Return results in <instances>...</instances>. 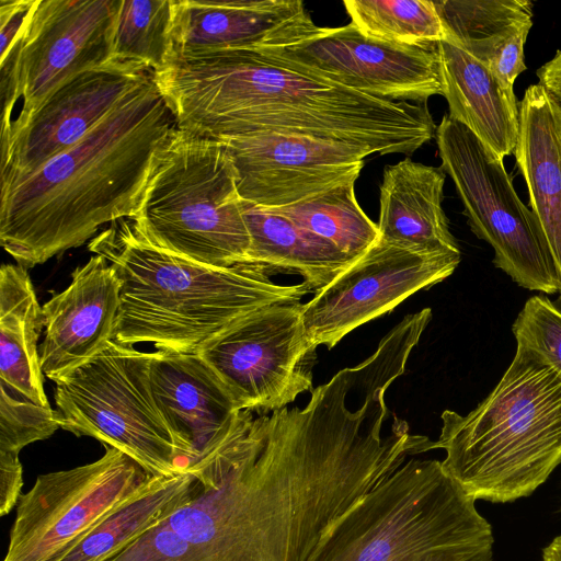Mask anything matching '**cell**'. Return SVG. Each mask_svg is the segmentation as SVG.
Masks as SVG:
<instances>
[{"mask_svg":"<svg viewBox=\"0 0 561 561\" xmlns=\"http://www.w3.org/2000/svg\"><path fill=\"white\" fill-rule=\"evenodd\" d=\"M154 80L180 129L216 140L275 133L410 156L436 133L426 102L362 93L257 48L176 55Z\"/></svg>","mask_w":561,"mask_h":561,"instance_id":"cell-1","label":"cell"},{"mask_svg":"<svg viewBox=\"0 0 561 561\" xmlns=\"http://www.w3.org/2000/svg\"><path fill=\"white\" fill-rule=\"evenodd\" d=\"M153 77L82 139L0 191V243L23 267L134 217L159 149L176 127Z\"/></svg>","mask_w":561,"mask_h":561,"instance_id":"cell-2","label":"cell"},{"mask_svg":"<svg viewBox=\"0 0 561 561\" xmlns=\"http://www.w3.org/2000/svg\"><path fill=\"white\" fill-rule=\"evenodd\" d=\"M121 282L114 341L196 353L208 340L264 307L298 302L310 291L274 283L257 264L205 265L156 244L134 217L113 221L88 244Z\"/></svg>","mask_w":561,"mask_h":561,"instance_id":"cell-3","label":"cell"},{"mask_svg":"<svg viewBox=\"0 0 561 561\" xmlns=\"http://www.w3.org/2000/svg\"><path fill=\"white\" fill-rule=\"evenodd\" d=\"M433 449L476 501L508 503L530 495L561 463V376L517 344L497 385L472 411L442 414Z\"/></svg>","mask_w":561,"mask_h":561,"instance_id":"cell-4","label":"cell"},{"mask_svg":"<svg viewBox=\"0 0 561 561\" xmlns=\"http://www.w3.org/2000/svg\"><path fill=\"white\" fill-rule=\"evenodd\" d=\"M493 542L442 461L410 459L345 512L308 561H492Z\"/></svg>","mask_w":561,"mask_h":561,"instance_id":"cell-5","label":"cell"},{"mask_svg":"<svg viewBox=\"0 0 561 561\" xmlns=\"http://www.w3.org/2000/svg\"><path fill=\"white\" fill-rule=\"evenodd\" d=\"M134 218L156 244L192 261L249 263L237 173L219 140L176 126L156 154Z\"/></svg>","mask_w":561,"mask_h":561,"instance_id":"cell-6","label":"cell"},{"mask_svg":"<svg viewBox=\"0 0 561 561\" xmlns=\"http://www.w3.org/2000/svg\"><path fill=\"white\" fill-rule=\"evenodd\" d=\"M150 353L111 341L98 356L56 381L59 427L136 460L150 476L185 470L152 396Z\"/></svg>","mask_w":561,"mask_h":561,"instance_id":"cell-7","label":"cell"},{"mask_svg":"<svg viewBox=\"0 0 561 561\" xmlns=\"http://www.w3.org/2000/svg\"><path fill=\"white\" fill-rule=\"evenodd\" d=\"M435 137L440 168L455 184L471 231L494 250L493 265L525 289L560 294L545 234L518 197L503 160L449 115Z\"/></svg>","mask_w":561,"mask_h":561,"instance_id":"cell-8","label":"cell"},{"mask_svg":"<svg viewBox=\"0 0 561 561\" xmlns=\"http://www.w3.org/2000/svg\"><path fill=\"white\" fill-rule=\"evenodd\" d=\"M122 0H35L9 53L0 58L1 128L33 112L72 76L112 59ZM15 117V118H16Z\"/></svg>","mask_w":561,"mask_h":561,"instance_id":"cell-9","label":"cell"},{"mask_svg":"<svg viewBox=\"0 0 561 561\" xmlns=\"http://www.w3.org/2000/svg\"><path fill=\"white\" fill-rule=\"evenodd\" d=\"M302 304H275L239 319L196 352L237 408L266 414L312 390L317 346L302 322Z\"/></svg>","mask_w":561,"mask_h":561,"instance_id":"cell-10","label":"cell"},{"mask_svg":"<svg viewBox=\"0 0 561 561\" xmlns=\"http://www.w3.org/2000/svg\"><path fill=\"white\" fill-rule=\"evenodd\" d=\"M152 478L106 446L98 460L38 476L22 494L3 561H54Z\"/></svg>","mask_w":561,"mask_h":561,"instance_id":"cell-11","label":"cell"},{"mask_svg":"<svg viewBox=\"0 0 561 561\" xmlns=\"http://www.w3.org/2000/svg\"><path fill=\"white\" fill-rule=\"evenodd\" d=\"M460 251H430L379 240L330 284L302 304V322L314 346L332 348L347 333L374 320L458 267Z\"/></svg>","mask_w":561,"mask_h":561,"instance_id":"cell-12","label":"cell"},{"mask_svg":"<svg viewBox=\"0 0 561 561\" xmlns=\"http://www.w3.org/2000/svg\"><path fill=\"white\" fill-rule=\"evenodd\" d=\"M153 75L142 64L111 59L67 79L33 112L1 128V186L68 150Z\"/></svg>","mask_w":561,"mask_h":561,"instance_id":"cell-13","label":"cell"},{"mask_svg":"<svg viewBox=\"0 0 561 561\" xmlns=\"http://www.w3.org/2000/svg\"><path fill=\"white\" fill-rule=\"evenodd\" d=\"M257 49L294 68L377 98L425 103L433 95H443L437 45L380 41L352 23L317 26L296 43Z\"/></svg>","mask_w":561,"mask_h":561,"instance_id":"cell-14","label":"cell"},{"mask_svg":"<svg viewBox=\"0 0 561 561\" xmlns=\"http://www.w3.org/2000/svg\"><path fill=\"white\" fill-rule=\"evenodd\" d=\"M219 141L233 163L241 199L270 209L356 181L364 159L374 153L347 142L275 133Z\"/></svg>","mask_w":561,"mask_h":561,"instance_id":"cell-15","label":"cell"},{"mask_svg":"<svg viewBox=\"0 0 561 561\" xmlns=\"http://www.w3.org/2000/svg\"><path fill=\"white\" fill-rule=\"evenodd\" d=\"M119 294V278L101 255L72 272L69 286L42 307L45 336L38 355L44 376L56 382L114 341Z\"/></svg>","mask_w":561,"mask_h":561,"instance_id":"cell-16","label":"cell"},{"mask_svg":"<svg viewBox=\"0 0 561 561\" xmlns=\"http://www.w3.org/2000/svg\"><path fill=\"white\" fill-rule=\"evenodd\" d=\"M149 381L185 469L219 446L238 422L241 411L197 353H150Z\"/></svg>","mask_w":561,"mask_h":561,"instance_id":"cell-17","label":"cell"},{"mask_svg":"<svg viewBox=\"0 0 561 561\" xmlns=\"http://www.w3.org/2000/svg\"><path fill=\"white\" fill-rule=\"evenodd\" d=\"M317 26L299 0H174L168 61L182 54L289 45Z\"/></svg>","mask_w":561,"mask_h":561,"instance_id":"cell-18","label":"cell"},{"mask_svg":"<svg viewBox=\"0 0 561 561\" xmlns=\"http://www.w3.org/2000/svg\"><path fill=\"white\" fill-rule=\"evenodd\" d=\"M437 50L449 117L467 127L500 159L514 154L519 110L513 87L447 38L437 44Z\"/></svg>","mask_w":561,"mask_h":561,"instance_id":"cell-19","label":"cell"},{"mask_svg":"<svg viewBox=\"0 0 561 561\" xmlns=\"http://www.w3.org/2000/svg\"><path fill=\"white\" fill-rule=\"evenodd\" d=\"M518 110L514 156L561 285V111L538 83L525 90Z\"/></svg>","mask_w":561,"mask_h":561,"instance_id":"cell-20","label":"cell"},{"mask_svg":"<svg viewBox=\"0 0 561 561\" xmlns=\"http://www.w3.org/2000/svg\"><path fill=\"white\" fill-rule=\"evenodd\" d=\"M446 173L405 158L383 170L378 230L401 247L460 251L443 208Z\"/></svg>","mask_w":561,"mask_h":561,"instance_id":"cell-21","label":"cell"},{"mask_svg":"<svg viewBox=\"0 0 561 561\" xmlns=\"http://www.w3.org/2000/svg\"><path fill=\"white\" fill-rule=\"evenodd\" d=\"M446 38L513 87L527 69L524 46L533 26L528 0L434 1Z\"/></svg>","mask_w":561,"mask_h":561,"instance_id":"cell-22","label":"cell"},{"mask_svg":"<svg viewBox=\"0 0 561 561\" xmlns=\"http://www.w3.org/2000/svg\"><path fill=\"white\" fill-rule=\"evenodd\" d=\"M43 310L25 267L0 270V394L50 408L37 341Z\"/></svg>","mask_w":561,"mask_h":561,"instance_id":"cell-23","label":"cell"},{"mask_svg":"<svg viewBox=\"0 0 561 561\" xmlns=\"http://www.w3.org/2000/svg\"><path fill=\"white\" fill-rule=\"evenodd\" d=\"M242 209L251 241L250 264L271 273L300 274L316 293L355 261L329 240L267 208L242 201Z\"/></svg>","mask_w":561,"mask_h":561,"instance_id":"cell-24","label":"cell"},{"mask_svg":"<svg viewBox=\"0 0 561 561\" xmlns=\"http://www.w3.org/2000/svg\"><path fill=\"white\" fill-rule=\"evenodd\" d=\"M198 480L185 469L152 477L130 500L112 511L54 561H107L187 502Z\"/></svg>","mask_w":561,"mask_h":561,"instance_id":"cell-25","label":"cell"},{"mask_svg":"<svg viewBox=\"0 0 561 561\" xmlns=\"http://www.w3.org/2000/svg\"><path fill=\"white\" fill-rule=\"evenodd\" d=\"M355 182L339 184L297 204L270 209L329 240L352 259H358L380 238L375 224L360 208Z\"/></svg>","mask_w":561,"mask_h":561,"instance_id":"cell-26","label":"cell"},{"mask_svg":"<svg viewBox=\"0 0 561 561\" xmlns=\"http://www.w3.org/2000/svg\"><path fill=\"white\" fill-rule=\"evenodd\" d=\"M343 4L351 23L373 38L419 47L446 38L434 1L346 0Z\"/></svg>","mask_w":561,"mask_h":561,"instance_id":"cell-27","label":"cell"},{"mask_svg":"<svg viewBox=\"0 0 561 561\" xmlns=\"http://www.w3.org/2000/svg\"><path fill=\"white\" fill-rule=\"evenodd\" d=\"M174 0H122L112 59L130 60L160 71L171 53Z\"/></svg>","mask_w":561,"mask_h":561,"instance_id":"cell-28","label":"cell"},{"mask_svg":"<svg viewBox=\"0 0 561 561\" xmlns=\"http://www.w3.org/2000/svg\"><path fill=\"white\" fill-rule=\"evenodd\" d=\"M517 344L542 356L561 376V306L538 294L527 299L512 324Z\"/></svg>","mask_w":561,"mask_h":561,"instance_id":"cell-29","label":"cell"},{"mask_svg":"<svg viewBox=\"0 0 561 561\" xmlns=\"http://www.w3.org/2000/svg\"><path fill=\"white\" fill-rule=\"evenodd\" d=\"M58 428L56 410L0 394V451L20 454Z\"/></svg>","mask_w":561,"mask_h":561,"instance_id":"cell-30","label":"cell"},{"mask_svg":"<svg viewBox=\"0 0 561 561\" xmlns=\"http://www.w3.org/2000/svg\"><path fill=\"white\" fill-rule=\"evenodd\" d=\"M23 470L19 454L0 451V514L16 507L22 495Z\"/></svg>","mask_w":561,"mask_h":561,"instance_id":"cell-31","label":"cell"},{"mask_svg":"<svg viewBox=\"0 0 561 561\" xmlns=\"http://www.w3.org/2000/svg\"><path fill=\"white\" fill-rule=\"evenodd\" d=\"M35 0H0V58L13 46Z\"/></svg>","mask_w":561,"mask_h":561,"instance_id":"cell-32","label":"cell"},{"mask_svg":"<svg viewBox=\"0 0 561 561\" xmlns=\"http://www.w3.org/2000/svg\"><path fill=\"white\" fill-rule=\"evenodd\" d=\"M538 84L545 90L548 98L561 111V49L537 69Z\"/></svg>","mask_w":561,"mask_h":561,"instance_id":"cell-33","label":"cell"},{"mask_svg":"<svg viewBox=\"0 0 561 561\" xmlns=\"http://www.w3.org/2000/svg\"><path fill=\"white\" fill-rule=\"evenodd\" d=\"M542 561H561V541L556 538L542 552Z\"/></svg>","mask_w":561,"mask_h":561,"instance_id":"cell-34","label":"cell"},{"mask_svg":"<svg viewBox=\"0 0 561 561\" xmlns=\"http://www.w3.org/2000/svg\"><path fill=\"white\" fill-rule=\"evenodd\" d=\"M557 540L561 541V535L556 537Z\"/></svg>","mask_w":561,"mask_h":561,"instance_id":"cell-35","label":"cell"}]
</instances>
